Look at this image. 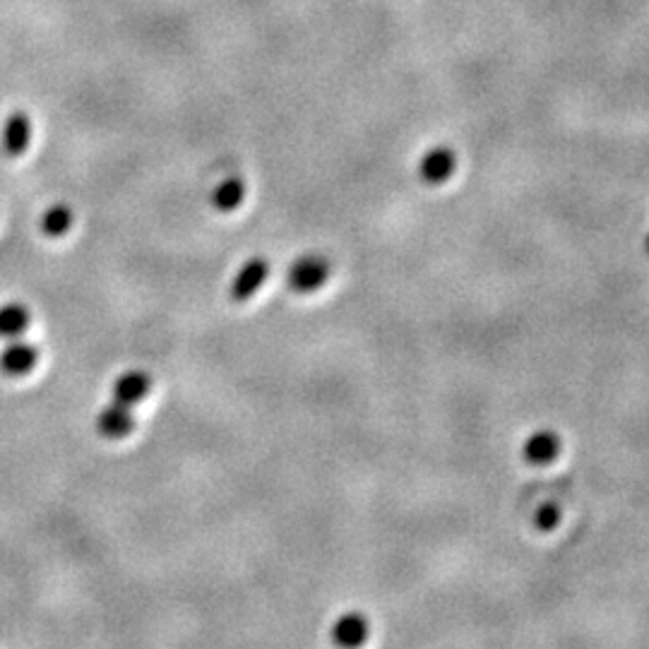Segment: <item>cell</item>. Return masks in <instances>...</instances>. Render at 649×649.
Here are the masks:
<instances>
[{"label":"cell","instance_id":"obj_1","mask_svg":"<svg viewBox=\"0 0 649 649\" xmlns=\"http://www.w3.org/2000/svg\"><path fill=\"white\" fill-rule=\"evenodd\" d=\"M330 260L325 255L306 253L291 263L287 272V284L294 294H313V291L323 289L325 282L330 279Z\"/></svg>","mask_w":649,"mask_h":649},{"label":"cell","instance_id":"obj_2","mask_svg":"<svg viewBox=\"0 0 649 649\" xmlns=\"http://www.w3.org/2000/svg\"><path fill=\"white\" fill-rule=\"evenodd\" d=\"M267 275H270V263H267L265 258L255 255V258L246 260V263L238 267L234 279H231V299L236 303L253 299V296L263 289Z\"/></svg>","mask_w":649,"mask_h":649},{"label":"cell","instance_id":"obj_3","mask_svg":"<svg viewBox=\"0 0 649 649\" xmlns=\"http://www.w3.org/2000/svg\"><path fill=\"white\" fill-rule=\"evenodd\" d=\"M39 351L25 339H10L0 351V373L8 378H25L37 368Z\"/></svg>","mask_w":649,"mask_h":649},{"label":"cell","instance_id":"obj_4","mask_svg":"<svg viewBox=\"0 0 649 649\" xmlns=\"http://www.w3.org/2000/svg\"><path fill=\"white\" fill-rule=\"evenodd\" d=\"M34 138V123L25 111H15L5 118L0 130V147L8 157H22Z\"/></svg>","mask_w":649,"mask_h":649},{"label":"cell","instance_id":"obj_5","mask_svg":"<svg viewBox=\"0 0 649 649\" xmlns=\"http://www.w3.org/2000/svg\"><path fill=\"white\" fill-rule=\"evenodd\" d=\"M561 436L551 428H539V431L529 433V438L522 443V460L532 467H546L553 464L561 455Z\"/></svg>","mask_w":649,"mask_h":649},{"label":"cell","instance_id":"obj_6","mask_svg":"<svg viewBox=\"0 0 649 649\" xmlns=\"http://www.w3.org/2000/svg\"><path fill=\"white\" fill-rule=\"evenodd\" d=\"M457 169V157L450 147H431L419 162V178L428 186H443Z\"/></svg>","mask_w":649,"mask_h":649},{"label":"cell","instance_id":"obj_7","mask_svg":"<svg viewBox=\"0 0 649 649\" xmlns=\"http://www.w3.org/2000/svg\"><path fill=\"white\" fill-rule=\"evenodd\" d=\"M133 428H135V416H133V407H128V404L113 400L97 414V431L99 436L106 440L128 438L130 433H133Z\"/></svg>","mask_w":649,"mask_h":649},{"label":"cell","instance_id":"obj_8","mask_svg":"<svg viewBox=\"0 0 649 649\" xmlns=\"http://www.w3.org/2000/svg\"><path fill=\"white\" fill-rule=\"evenodd\" d=\"M150 390H152L150 373L138 371V368H130V371L121 373L116 380H113L111 395L116 402L128 404V407H135V404L142 402L147 395H150Z\"/></svg>","mask_w":649,"mask_h":649},{"label":"cell","instance_id":"obj_9","mask_svg":"<svg viewBox=\"0 0 649 649\" xmlns=\"http://www.w3.org/2000/svg\"><path fill=\"white\" fill-rule=\"evenodd\" d=\"M368 633H371V625H368V618L361 616V613H344L339 616L335 623H332V642L339 647H359L368 640Z\"/></svg>","mask_w":649,"mask_h":649},{"label":"cell","instance_id":"obj_10","mask_svg":"<svg viewBox=\"0 0 649 649\" xmlns=\"http://www.w3.org/2000/svg\"><path fill=\"white\" fill-rule=\"evenodd\" d=\"M246 200V181L241 176H229L212 190V207L217 212H236Z\"/></svg>","mask_w":649,"mask_h":649},{"label":"cell","instance_id":"obj_11","mask_svg":"<svg viewBox=\"0 0 649 649\" xmlns=\"http://www.w3.org/2000/svg\"><path fill=\"white\" fill-rule=\"evenodd\" d=\"M32 325V313L27 311L22 303H5L0 306V339L10 342V339H20Z\"/></svg>","mask_w":649,"mask_h":649},{"label":"cell","instance_id":"obj_12","mask_svg":"<svg viewBox=\"0 0 649 649\" xmlns=\"http://www.w3.org/2000/svg\"><path fill=\"white\" fill-rule=\"evenodd\" d=\"M73 219H75V214L68 205H51L49 210L41 214L39 229L44 236L61 238L68 234L70 229H73Z\"/></svg>","mask_w":649,"mask_h":649},{"label":"cell","instance_id":"obj_13","mask_svg":"<svg viewBox=\"0 0 649 649\" xmlns=\"http://www.w3.org/2000/svg\"><path fill=\"white\" fill-rule=\"evenodd\" d=\"M561 517L563 510L556 503H544L534 512V527L541 529V532H551V529L561 525Z\"/></svg>","mask_w":649,"mask_h":649},{"label":"cell","instance_id":"obj_14","mask_svg":"<svg viewBox=\"0 0 649 649\" xmlns=\"http://www.w3.org/2000/svg\"><path fill=\"white\" fill-rule=\"evenodd\" d=\"M645 250L649 253V234H647V238H645Z\"/></svg>","mask_w":649,"mask_h":649}]
</instances>
